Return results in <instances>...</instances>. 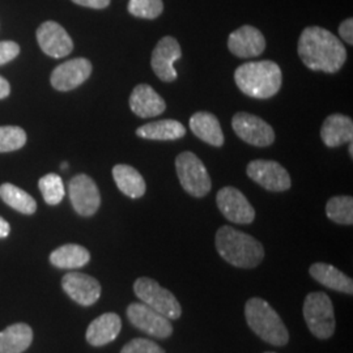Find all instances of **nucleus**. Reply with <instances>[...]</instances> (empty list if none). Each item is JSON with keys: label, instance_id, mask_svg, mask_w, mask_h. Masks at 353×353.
<instances>
[{"label": "nucleus", "instance_id": "1", "mask_svg": "<svg viewBox=\"0 0 353 353\" xmlns=\"http://www.w3.org/2000/svg\"><path fill=\"white\" fill-rule=\"evenodd\" d=\"M297 51L303 63L312 71L335 74L347 61V50L341 39L321 26L303 29Z\"/></svg>", "mask_w": 353, "mask_h": 353}, {"label": "nucleus", "instance_id": "2", "mask_svg": "<svg viewBox=\"0 0 353 353\" xmlns=\"http://www.w3.org/2000/svg\"><path fill=\"white\" fill-rule=\"evenodd\" d=\"M214 245L225 262L239 268H254L265 259V248L259 241L228 225L217 230Z\"/></svg>", "mask_w": 353, "mask_h": 353}, {"label": "nucleus", "instance_id": "3", "mask_svg": "<svg viewBox=\"0 0 353 353\" xmlns=\"http://www.w3.org/2000/svg\"><path fill=\"white\" fill-rule=\"evenodd\" d=\"M234 81L241 92L252 99L268 100L278 94L283 84V74L272 61L241 64L234 72Z\"/></svg>", "mask_w": 353, "mask_h": 353}, {"label": "nucleus", "instance_id": "4", "mask_svg": "<svg viewBox=\"0 0 353 353\" xmlns=\"http://www.w3.org/2000/svg\"><path fill=\"white\" fill-rule=\"evenodd\" d=\"M245 316L252 332L262 341L275 347L287 345L290 332L275 309L270 303L252 297L245 305Z\"/></svg>", "mask_w": 353, "mask_h": 353}, {"label": "nucleus", "instance_id": "5", "mask_svg": "<svg viewBox=\"0 0 353 353\" xmlns=\"http://www.w3.org/2000/svg\"><path fill=\"white\" fill-rule=\"evenodd\" d=\"M303 318L310 332L318 339H328L335 332V312L325 292L309 293L303 301Z\"/></svg>", "mask_w": 353, "mask_h": 353}, {"label": "nucleus", "instance_id": "6", "mask_svg": "<svg viewBox=\"0 0 353 353\" xmlns=\"http://www.w3.org/2000/svg\"><path fill=\"white\" fill-rule=\"evenodd\" d=\"M176 169L181 186L191 196L203 198L211 191V176L202 160L195 153H179L176 159Z\"/></svg>", "mask_w": 353, "mask_h": 353}, {"label": "nucleus", "instance_id": "7", "mask_svg": "<svg viewBox=\"0 0 353 353\" xmlns=\"http://www.w3.org/2000/svg\"><path fill=\"white\" fill-rule=\"evenodd\" d=\"M134 292L140 301L168 319H178L182 307L176 296L151 278H139L134 284Z\"/></svg>", "mask_w": 353, "mask_h": 353}, {"label": "nucleus", "instance_id": "8", "mask_svg": "<svg viewBox=\"0 0 353 353\" xmlns=\"http://www.w3.org/2000/svg\"><path fill=\"white\" fill-rule=\"evenodd\" d=\"M232 127L241 140L254 147H268L275 141V131L262 118L240 112L232 119Z\"/></svg>", "mask_w": 353, "mask_h": 353}, {"label": "nucleus", "instance_id": "9", "mask_svg": "<svg viewBox=\"0 0 353 353\" xmlns=\"http://www.w3.org/2000/svg\"><path fill=\"white\" fill-rule=\"evenodd\" d=\"M127 318L132 326L154 338L166 339L173 334L170 319L154 312L145 303H134L128 305Z\"/></svg>", "mask_w": 353, "mask_h": 353}, {"label": "nucleus", "instance_id": "10", "mask_svg": "<svg viewBox=\"0 0 353 353\" xmlns=\"http://www.w3.org/2000/svg\"><path fill=\"white\" fill-rule=\"evenodd\" d=\"M70 199L77 214L89 217L96 214L101 205V195L96 182L87 176L79 174L70 181Z\"/></svg>", "mask_w": 353, "mask_h": 353}, {"label": "nucleus", "instance_id": "11", "mask_svg": "<svg viewBox=\"0 0 353 353\" xmlns=\"http://www.w3.org/2000/svg\"><path fill=\"white\" fill-rule=\"evenodd\" d=\"M246 173L255 183L268 191L281 192L292 186L290 173L276 161L254 160L248 165Z\"/></svg>", "mask_w": 353, "mask_h": 353}, {"label": "nucleus", "instance_id": "12", "mask_svg": "<svg viewBox=\"0 0 353 353\" xmlns=\"http://www.w3.org/2000/svg\"><path fill=\"white\" fill-rule=\"evenodd\" d=\"M216 203L224 217L234 224H252L255 210L240 190L232 186L223 188L216 195Z\"/></svg>", "mask_w": 353, "mask_h": 353}, {"label": "nucleus", "instance_id": "13", "mask_svg": "<svg viewBox=\"0 0 353 353\" xmlns=\"http://www.w3.org/2000/svg\"><path fill=\"white\" fill-rule=\"evenodd\" d=\"M182 57L179 42L172 36L161 38L152 52L151 65L156 76L165 83L176 80L178 74L174 68V62Z\"/></svg>", "mask_w": 353, "mask_h": 353}, {"label": "nucleus", "instance_id": "14", "mask_svg": "<svg viewBox=\"0 0 353 353\" xmlns=\"http://www.w3.org/2000/svg\"><path fill=\"white\" fill-rule=\"evenodd\" d=\"M37 41L42 51L55 59L64 58L74 50L72 38L55 21H46L38 26Z\"/></svg>", "mask_w": 353, "mask_h": 353}, {"label": "nucleus", "instance_id": "15", "mask_svg": "<svg viewBox=\"0 0 353 353\" xmlns=\"http://www.w3.org/2000/svg\"><path fill=\"white\" fill-rule=\"evenodd\" d=\"M92 74V63L85 58H76L59 64L51 74V85L59 92H68L85 83Z\"/></svg>", "mask_w": 353, "mask_h": 353}, {"label": "nucleus", "instance_id": "16", "mask_svg": "<svg viewBox=\"0 0 353 353\" xmlns=\"http://www.w3.org/2000/svg\"><path fill=\"white\" fill-rule=\"evenodd\" d=\"M228 48L237 58H255L265 50V38L255 26H241L230 33Z\"/></svg>", "mask_w": 353, "mask_h": 353}, {"label": "nucleus", "instance_id": "17", "mask_svg": "<svg viewBox=\"0 0 353 353\" xmlns=\"http://www.w3.org/2000/svg\"><path fill=\"white\" fill-rule=\"evenodd\" d=\"M63 290L75 301L83 306H90L97 303L101 296V285L87 274L68 272L62 279Z\"/></svg>", "mask_w": 353, "mask_h": 353}, {"label": "nucleus", "instance_id": "18", "mask_svg": "<svg viewBox=\"0 0 353 353\" xmlns=\"http://www.w3.org/2000/svg\"><path fill=\"white\" fill-rule=\"evenodd\" d=\"M130 108L140 118H153L164 113L166 103L151 85L139 84L130 96Z\"/></svg>", "mask_w": 353, "mask_h": 353}, {"label": "nucleus", "instance_id": "19", "mask_svg": "<svg viewBox=\"0 0 353 353\" xmlns=\"http://www.w3.org/2000/svg\"><path fill=\"white\" fill-rule=\"evenodd\" d=\"M321 138L330 148H338L353 139L352 119L343 114L327 117L321 128Z\"/></svg>", "mask_w": 353, "mask_h": 353}, {"label": "nucleus", "instance_id": "20", "mask_svg": "<svg viewBox=\"0 0 353 353\" xmlns=\"http://www.w3.org/2000/svg\"><path fill=\"white\" fill-rule=\"evenodd\" d=\"M122 321L115 313H105L89 325L85 338L90 345L102 347L115 341L121 332Z\"/></svg>", "mask_w": 353, "mask_h": 353}, {"label": "nucleus", "instance_id": "21", "mask_svg": "<svg viewBox=\"0 0 353 353\" xmlns=\"http://www.w3.org/2000/svg\"><path fill=\"white\" fill-rule=\"evenodd\" d=\"M190 128L199 139L214 147L224 145V134L217 117L208 112H198L190 118Z\"/></svg>", "mask_w": 353, "mask_h": 353}, {"label": "nucleus", "instance_id": "22", "mask_svg": "<svg viewBox=\"0 0 353 353\" xmlns=\"http://www.w3.org/2000/svg\"><path fill=\"white\" fill-rule=\"evenodd\" d=\"M309 274L316 281L328 290H336L345 294H353L352 279L348 278L334 265L327 263H314L310 265Z\"/></svg>", "mask_w": 353, "mask_h": 353}, {"label": "nucleus", "instance_id": "23", "mask_svg": "<svg viewBox=\"0 0 353 353\" xmlns=\"http://www.w3.org/2000/svg\"><path fill=\"white\" fill-rule=\"evenodd\" d=\"M113 178L118 186L126 196L132 199H139L147 190V185L139 172L126 164L115 165L113 168Z\"/></svg>", "mask_w": 353, "mask_h": 353}, {"label": "nucleus", "instance_id": "24", "mask_svg": "<svg viewBox=\"0 0 353 353\" xmlns=\"http://www.w3.org/2000/svg\"><path fill=\"white\" fill-rule=\"evenodd\" d=\"M139 138L148 140H178L186 135V128L176 119H163L147 123L137 130Z\"/></svg>", "mask_w": 353, "mask_h": 353}, {"label": "nucleus", "instance_id": "25", "mask_svg": "<svg viewBox=\"0 0 353 353\" xmlns=\"http://www.w3.org/2000/svg\"><path fill=\"white\" fill-rule=\"evenodd\" d=\"M33 341V331L26 323H16L0 332V353H23Z\"/></svg>", "mask_w": 353, "mask_h": 353}, {"label": "nucleus", "instance_id": "26", "mask_svg": "<svg viewBox=\"0 0 353 353\" xmlns=\"http://www.w3.org/2000/svg\"><path fill=\"white\" fill-rule=\"evenodd\" d=\"M90 261V254L88 250L80 245L68 243L58 248L57 250L51 252V265L64 268V270H74L88 265Z\"/></svg>", "mask_w": 353, "mask_h": 353}, {"label": "nucleus", "instance_id": "27", "mask_svg": "<svg viewBox=\"0 0 353 353\" xmlns=\"http://www.w3.org/2000/svg\"><path fill=\"white\" fill-rule=\"evenodd\" d=\"M0 198L11 208L24 214H33L37 210L36 201L24 190L12 183H4L0 186Z\"/></svg>", "mask_w": 353, "mask_h": 353}, {"label": "nucleus", "instance_id": "28", "mask_svg": "<svg viewBox=\"0 0 353 353\" xmlns=\"http://www.w3.org/2000/svg\"><path fill=\"white\" fill-rule=\"evenodd\" d=\"M328 219L341 225L353 224V198L348 195L334 196L326 204Z\"/></svg>", "mask_w": 353, "mask_h": 353}, {"label": "nucleus", "instance_id": "29", "mask_svg": "<svg viewBox=\"0 0 353 353\" xmlns=\"http://www.w3.org/2000/svg\"><path fill=\"white\" fill-rule=\"evenodd\" d=\"M39 190L42 192V196L45 202L50 205H57L63 201L64 198V185L62 178L55 174V173H49L45 176H42L38 182Z\"/></svg>", "mask_w": 353, "mask_h": 353}, {"label": "nucleus", "instance_id": "30", "mask_svg": "<svg viewBox=\"0 0 353 353\" xmlns=\"http://www.w3.org/2000/svg\"><path fill=\"white\" fill-rule=\"evenodd\" d=\"M127 10L135 17L154 20L164 11V3L163 0H130Z\"/></svg>", "mask_w": 353, "mask_h": 353}, {"label": "nucleus", "instance_id": "31", "mask_svg": "<svg viewBox=\"0 0 353 353\" xmlns=\"http://www.w3.org/2000/svg\"><path fill=\"white\" fill-rule=\"evenodd\" d=\"M26 143V131L21 127H0V152L17 151Z\"/></svg>", "mask_w": 353, "mask_h": 353}, {"label": "nucleus", "instance_id": "32", "mask_svg": "<svg viewBox=\"0 0 353 353\" xmlns=\"http://www.w3.org/2000/svg\"><path fill=\"white\" fill-rule=\"evenodd\" d=\"M121 353H165V351L154 341L138 338L128 341Z\"/></svg>", "mask_w": 353, "mask_h": 353}, {"label": "nucleus", "instance_id": "33", "mask_svg": "<svg viewBox=\"0 0 353 353\" xmlns=\"http://www.w3.org/2000/svg\"><path fill=\"white\" fill-rule=\"evenodd\" d=\"M20 52V46L13 41L0 42V65L13 61Z\"/></svg>", "mask_w": 353, "mask_h": 353}, {"label": "nucleus", "instance_id": "34", "mask_svg": "<svg viewBox=\"0 0 353 353\" xmlns=\"http://www.w3.org/2000/svg\"><path fill=\"white\" fill-rule=\"evenodd\" d=\"M339 36H341L348 45H353V19L350 17L344 20L339 26Z\"/></svg>", "mask_w": 353, "mask_h": 353}, {"label": "nucleus", "instance_id": "35", "mask_svg": "<svg viewBox=\"0 0 353 353\" xmlns=\"http://www.w3.org/2000/svg\"><path fill=\"white\" fill-rule=\"evenodd\" d=\"M77 6L93 8V10H103L110 6L112 0H72Z\"/></svg>", "mask_w": 353, "mask_h": 353}, {"label": "nucleus", "instance_id": "36", "mask_svg": "<svg viewBox=\"0 0 353 353\" xmlns=\"http://www.w3.org/2000/svg\"><path fill=\"white\" fill-rule=\"evenodd\" d=\"M11 92V87H10V83L0 76V100L1 99H6Z\"/></svg>", "mask_w": 353, "mask_h": 353}, {"label": "nucleus", "instance_id": "37", "mask_svg": "<svg viewBox=\"0 0 353 353\" xmlns=\"http://www.w3.org/2000/svg\"><path fill=\"white\" fill-rule=\"evenodd\" d=\"M11 232V227L10 224L3 219L0 217V239H6Z\"/></svg>", "mask_w": 353, "mask_h": 353}, {"label": "nucleus", "instance_id": "38", "mask_svg": "<svg viewBox=\"0 0 353 353\" xmlns=\"http://www.w3.org/2000/svg\"><path fill=\"white\" fill-rule=\"evenodd\" d=\"M350 156H351V157H353V141H351V143H350Z\"/></svg>", "mask_w": 353, "mask_h": 353}, {"label": "nucleus", "instance_id": "39", "mask_svg": "<svg viewBox=\"0 0 353 353\" xmlns=\"http://www.w3.org/2000/svg\"><path fill=\"white\" fill-rule=\"evenodd\" d=\"M68 168V164L67 163H64V164L61 165V169H67Z\"/></svg>", "mask_w": 353, "mask_h": 353}, {"label": "nucleus", "instance_id": "40", "mask_svg": "<svg viewBox=\"0 0 353 353\" xmlns=\"http://www.w3.org/2000/svg\"><path fill=\"white\" fill-rule=\"evenodd\" d=\"M265 353H274V352H265Z\"/></svg>", "mask_w": 353, "mask_h": 353}]
</instances>
